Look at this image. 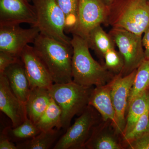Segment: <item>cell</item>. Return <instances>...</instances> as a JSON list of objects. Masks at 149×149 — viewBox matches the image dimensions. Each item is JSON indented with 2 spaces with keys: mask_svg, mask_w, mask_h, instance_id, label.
Listing matches in <instances>:
<instances>
[{
  "mask_svg": "<svg viewBox=\"0 0 149 149\" xmlns=\"http://www.w3.org/2000/svg\"><path fill=\"white\" fill-rule=\"evenodd\" d=\"M108 7L106 25L142 36L149 27L147 0H114Z\"/></svg>",
  "mask_w": 149,
  "mask_h": 149,
  "instance_id": "obj_3",
  "label": "cell"
},
{
  "mask_svg": "<svg viewBox=\"0 0 149 149\" xmlns=\"http://www.w3.org/2000/svg\"><path fill=\"white\" fill-rule=\"evenodd\" d=\"M4 73L8 79L11 89L19 100L25 105L30 93V86L24 65L21 58L9 66Z\"/></svg>",
  "mask_w": 149,
  "mask_h": 149,
  "instance_id": "obj_16",
  "label": "cell"
},
{
  "mask_svg": "<svg viewBox=\"0 0 149 149\" xmlns=\"http://www.w3.org/2000/svg\"><path fill=\"white\" fill-rule=\"evenodd\" d=\"M87 149H123L120 136L116 133L111 122L104 121L93 127L85 145Z\"/></svg>",
  "mask_w": 149,
  "mask_h": 149,
  "instance_id": "obj_14",
  "label": "cell"
},
{
  "mask_svg": "<svg viewBox=\"0 0 149 149\" xmlns=\"http://www.w3.org/2000/svg\"><path fill=\"white\" fill-rule=\"evenodd\" d=\"M56 128L48 131H41L32 139L17 142V149H48L52 147L61 135Z\"/></svg>",
  "mask_w": 149,
  "mask_h": 149,
  "instance_id": "obj_20",
  "label": "cell"
},
{
  "mask_svg": "<svg viewBox=\"0 0 149 149\" xmlns=\"http://www.w3.org/2000/svg\"><path fill=\"white\" fill-rule=\"evenodd\" d=\"M20 57L14 56L6 52L0 51V73L4 72L11 65L18 61Z\"/></svg>",
  "mask_w": 149,
  "mask_h": 149,
  "instance_id": "obj_27",
  "label": "cell"
},
{
  "mask_svg": "<svg viewBox=\"0 0 149 149\" xmlns=\"http://www.w3.org/2000/svg\"><path fill=\"white\" fill-rule=\"evenodd\" d=\"M126 148L149 149V133L144 134L130 143Z\"/></svg>",
  "mask_w": 149,
  "mask_h": 149,
  "instance_id": "obj_28",
  "label": "cell"
},
{
  "mask_svg": "<svg viewBox=\"0 0 149 149\" xmlns=\"http://www.w3.org/2000/svg\"><path fill=\"white\" fill-rule=\"evenodd\" d=\"M41 131L28 117L21 124L16 127H7L4 129V133L10 141L20 142L32 139Z\"/></svg>",
  "mask_w": 149,
  "mask_h": 149,
  "instance_id": "obj_22",
  "label": "cell"
},
{
  "mask_svg": "<svg viewBox=\"0 0 149 149\" xmlns=\"http://www.w3.org/2000/svg\"><path fill=\"white\" fill-rule=\"evenodd\" d=\"M20 57L24 65L30 88L49 89L53 85V80L34 47L26 46L22 52Z\"/></svg>",
  "mask_w": 149,
  "mask_h": 149,
  "instance_id": "obj_12",
  "label": "cell"
},
{
  "mask_svg": "<svg viewBox=\"0 0 149 149\" xmlns=\"http://www.w3.org/2000/svg\"><path fill=\"white\" fill-rule=\"evenodd\" d=\"M142 36V43L143 47L146 58H149V27Z\"/></svg>",
  "mask_w": 149,
  "mask_h": 149,
  "instance_id": "obj_30",
  "label": "cell"
},
{
  "mask_svg": "<svg viewBox=\"0 0 149 149\" xmlns=\"http://www.w3.org/2000/svg\"><path fill=\"white\" fill-rule=\"evenodd\" d=\"M149 133V109H148L136 123V125L129 133L120 137L124 148L135 139Z\"/></svg>",
  "mask_w": 149,
  "mask_h": 149,
  "instance_id": "obj_25",
  "label": "cell"
},
{
  "mask_svg": "<svg viewBox=\"0 0 149 149\" xmlns=\"http://www.w3.org/2000/svg\"><path fill=\"white\" fill-rule=\"evenodd\" d=\"M89 105L59 139L53 149H85L93 127L100 122V116Z\"/></svg>",
  "mask_w": 149,
  "mask_h": 149,
  "instance_id": "obj_7",
  "label": "cell"
},
{
  "mask_svg": "<svg viewBox=\"0 0 149 149\" xmlns=\"http://www.w3.org/2000/svg\"><path fill=\"white\" fill-rule=\"evenodd\" d=\"M114 0H103L104 2L108 6L110 5Z\"/></svg>",
  "mask_w": 149,
  "mask_h": 149,
  "instance_id": "obj_31",
  "label": "cell"
},
{
  "mask_svg": "<svg viewBox=\"0 0 149 149\" xmlns=\"http://www.w3.org/2000/svg\"><path fill=\"white\" fill-rule=\"evenodd\" d=\"M23 23L37 26L36 12L29 0H0V25Z\"/></svg>",
  "mask_w": 149,
  "mask_h": 149,
  "instance_id": "obj_11",
  "label": "cell"
},
{
  "mask_svg": "<svg viewBox=\"0 0 149 149\" xmlns=\"http://www.w3.org/2000/svg\"><path fill=\"white\" fill-rule=\"evenodd\" d=\"M108 11V6L103 0H79L77 25L72 34L87 40L92 29L105 24Z\"/></svg>",
  "mask_w": 149,
  "mask_h": 149,
  "instance_id": "obj_9",
  "label": "cell"
},
{
  "mask_svg": "<svg viewBox=\"0 0 149 149\" xmlns=\"http://www.w3.org/2000/svg\"><path fill=\"white\" fill-rule=\"evenodd\" d=\"M93 87L79 85L73 81L54 83L49 89L51 95L61 111V128H69L74 116L81 114L89 105Z\"/></svg>",
  "mask_w": 149,
  "mask_h": 149,
  "instance_id": "obj_4",
  "label": "cell"
},
{
  "mask_svg": "<svg viewBox=\"0 0 149 149\" xmlns=\"http://www.w3.org/2000/svg\"><path fill=\"white\" fill-rule=\"evenodd\" d=\"M109 34L124 60L123 76L130 74L137 69L146 58L142 35L114 27H112Z\"/></svg>",
  "mask_w": 149,
  "mask_h": 149,
  "instance_id": "obj_6",
  "label": "cell"
},
{
  "mask_svg": "<svg viewBox=\"0 0 149 149\" xmlns=\"http://www.w3.org/2000/svg\"><path fill=\"white\" fill-rule=\"evenodd\" d=\"M72 35V81L87 87L100 86L110 82L116 74L93 58L86 39L76 34Z\"/></svg>",
  "mask_w": 149,
  "mask_h": 149,
  "instance_id": "obj_1",
  "label": "cell"
},
{
  "mask_svg": "<svg viewBox=\"0 0 149 149\" xmlns=\"http://www.w3.org/2000/svg\"><path fill=\"white\" fill-rule=\"evenodd\" d=\"M32 1L40 34L64 45H71V38L65 33V16L56 0Z\"/></svg>",
  "mask_w": 149,
  "mask_h": 149,
  "instance_id": "obj_5",
  "label": "cell"
},
{
  "mask_svg": "<svg viewBox=\"0 0 149 149\" xmlns=\"http://www.w3.org/2000/svg\"><path fill=\"white\" fill-rule=\"evenodd\" d=\"M116 79V74L105 85L96 86L91 93L89 105L98 111L104 121H110L111 124L115 118V111L111 98V91Z\"/></svg>",
  "mask_w": 149,
  "mask_h": 149,
  "instance_id": "obj_15",
  "label": "cell"
},
{
  "mask_svg": "<svg viewBox=\"0 0 149 149\" xmlns=\"http://www.w3.org/2000/svg\"><path fill=\"white\" fill-rule=\"evenodd\" d=\"M79 0H56L65 16V32L73 33L77 23V12Z\"/></svg>",
  "mask_w": 149,
  "mask_h": 149,
  "instance_id": "obj_24",
  "label": "cell"
},
{
  "mask_svg": "<svg viewBox=\"0 0 149 149\" xmlns=\"http://www.w3.org/2000/svg\"><path fill=\"white\" fill-rule=\"evenodd\" d=\"M40 34L37 26L23 29L19 24L0 25V51L20 57L25 47L33 44Z\"/></svg>",
  "mask_w": 149,
  "mask_h": 149,
  "instance_id": "obj_10",
  "label": "cell"
},
{
  "mask_svg": "<svg viewBox=\"0 0 149 149\" xmlns=\"http://www.w3.org/2000/svg\"><path fill=\"white\" fill-rule=\"evenodd\" d=\"M52 99L49 89L31 88L25 107L27 117L35 124L47 109Z\"/></svg>",
  "mask_w": 149,
  "mask_h": 149,
  "instance_id": "obj_17",
  "label": "cell"
},
{
  "mask_svg": "<svg viewBox=\"0 0 149 149\" xmlns=\"http://www.w3.org/2000/svg\"><path fill=\"white\" fill-rule=\"evenodd\" d=\"M0 109L9 118L13 127L20 125L27 118L25 105L14 94L4 72L0 73Z\"/></svg>",
  "mask_w": 149,
  "mask_h": 149,
  "instance_id": "obj_13",
  "label": "cell"
},
{
  "mask_svg": "<svg viewBox=\"0 0 149 149\" xmlns=\"http://www.w3.org/2000/svg\"><path fill=\"white\" fill-rule=\"evenodd\" d=\"M87 40L90 49L102 58L107 51L115 48V44L111 37L104 31L101 25L91 30Z\"/></svg>",
  "mask_w": 149,
  "mask_h": 149,
  "instance_id": "obj_19",
  "label": "cell"
},
{
  "mask_svg": "<svg viewBox=\"0 0 149 149\" xmlns=\"http://www.w3.org/2000/svg\"><path fill=\"white\" fill-rule=\"evenodd\" d=\"M149 109V90L145 91L138 96L128 106L126 116L124 132L125 136L132 130L139 118Z\"/></svg>",
  "mask_w": 149,
  "mask_h": 149,
  "instance_id": "obj_18",
  "label": "cell"
},
{
  "mask_svg": "<svg viewBox=\"0 0 149 149\" xmlns=\"http://www.w3.org/2000/svg\"><path fill=\"white\" fill-rule=\"evenodd\" d=\"M137 69L123 76L116 74V79L111 91V98L115 111V118L112 126L118 136H121L125 129L128 100Z\"/></svg>",
  "mask_w": 149,
  "mask_h": 149,
  "instance_id": "obj_8",
  "label": "cell"
},
{
  "mask_svg": "<svg viewBox=\"0 0 149 149\" xmlns=\"http://www.w3.org/2000/svg\"><path fill=\"white\" fill-rule=\"evenodd\" d=\"M147 1H148V3L149 4V0H147Z\"/></svg>",
  "mask_w": 149,
  "mask_h": 149,
  "instance_id": "obj_32",
  "label": "cell"
},
{
  "mask_svg": "<svg viewBox=\"0 0 149 149\" xmlns=\"http://www.w3.org/2000/svg\"><path fill=\"white\" fill-rule=\"evenodd\" d=\"M35 125L41 131H48L54 128L61 129V109L52 97L47 109Z\"/></svg>",
  "mask_w": 149,
  "mask_h": 149,
  "instance_id": "obj_21",
  "label": "cell"
},
{
  "mask_svg": "<svg viewBox=\"0 0 149 149\" xmlns=\"http://www.w3.org/2000/svg\"><path fill=\"white\" fill-rule=\"evenodd\" d=\"M148 89H149V88H148Z\"/></svg>",
  "mask_w": 149,
  "mask_h": 149,
  "instance_id": "obj_34",
  "label": "cell"
},
{
  "mask_svg": "<svg viewBox=\"0 0 149 149\" xmlns=\"http://www.w3.org/2000/svg\"><path fill=\"white\" fill-rule=\"evenodd\" d=\"M34 44V49L49 72L54 83H65L72 81V45L40 34Z\"/></svg>",
  "mask_w": 149,
  "mask_h": 149,
  "instance_id": "obj_2",
  "label": "cell"
},
{
  "mask_svg": "<svg viewBox=\"0 0 149 149\" xmlns=\"http://www.w3.org/2000/svg\"><path fill=\"white\" fill-rule=\"evenodd\" d=\"M104 66L110 72L114 74L122 73L124 66V61L121 54L115 49H111L104 56Z\"/></svg>",
  "mask_w": 149,
  "mask_h": 149,
  "instance_id": "obj_26",
  "label": "cell"
},
{
  "mask_svg": "<svg viewBox=\"0 0 149 149\" xmlns=\"http://www.w3.org/2000/svg\"><path fill=\"white\" fill-rule=\"evenodd\" d=\"M29 1L30 2V1H32V0H29Z\"/></svg>",
  "mask_w": 149,
  "mask_h": 149,
  "instance_id": "obj_33",
  "label": "cell"
},
{
  "mask_svg": "<svg viewBox=\"0 0 149 149\" xmlns=\"http://www.w3.org/2000/svg\"><path fill=\"white\" fill-rule=\"evenodd\" d=\"M149 88V58H146L137 69L134 82L130 89L128 107L137 97Z\"/></svg>",
  "mask_w": 149,
  "mask_h": 149,
  "instance_id": "obj_23",
  "label": "cell"
},
{
  "mask_svg": "<svg viewBox=\"0 0 149 149\" xmlns=\"http://www.w3.org/2000/svg\"><path fill=\"white\" fill-rule=\"evenodd\" d=\"M0 149H17V148L16 145L2 133L0 138Z\"/></svg>",
  "mask_w": 149,
  "mask_h": 149,
  "instance_id": "obj_29",
  "label": "cell"
}]
</instances>
